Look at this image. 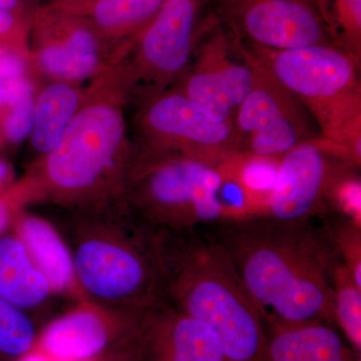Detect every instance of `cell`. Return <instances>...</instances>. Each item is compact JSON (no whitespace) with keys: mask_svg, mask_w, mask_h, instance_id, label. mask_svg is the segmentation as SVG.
<instances>
[{"mask_svg":"<svg viewBox=\"0 0 361 361\" xmlns=\"http://www.w3.org/2000/svg\"><path fill=\"white\" fill-rule=\"evenodd\" d=\"M213 225V238L231 259L266 330L336 325L332 273L339 258L325 230L310 221L267 217Z\"/></svg>","mask_w":361,"mask_h":361,"instance_id":"obj_1","label":"cell"},{"mask_svg":"<svg viewBox=\"0 0 361 361\" xmlns=\"http://www.w3.org/2000/svg\"><path fill=\"white\" fill-rule=\"evenodd\" d=\"M247 47L310 113L320 135L345 149L360 168V59L338 44L283 51Z\"/></svg>","mask_w":361,"mask_h":361,"instance_id":"obj_5","label":"cell"},{"mask_svg":"<svg viewBox=\"0 0 361 361\" xmlns=\"http://www.w3.org/2000/svg\"><path fill=\"white\" fill-rule=\"evenodd\" d=\"M6 102L0 110V141L18 144L30 137L33 125L35 94L27 77L4 80Z\"/></svg>","mask_w":361,"mask_h":361,"instance_id":"obj_21","label":"cell"},{"mask_svg":"<svg viewBox=\"0 0 361 361\" xmlns=\"http://www.w3.org/2000/svg\"><path fill=\"white\" fill-rule=\"evenodd\" d=\"M39 334L30 313L0 298V361H18L32 353Z\"/></svg>","mask_w":361,"mask_h":361,"instance_id":"obj_23","label":"cell"},{"mask_svg":"<svg viewBox=\"0 0 361 361\" xmlns=\"http://www.w3.org/2000/svg\"><path fill=\"white\" fill-rule=\"evenodd\" d=\"M6 102V85L4 80L0 78V110L4 108Z\"/></svg>","mask_w":361,"mask_h":361,"instance_id":"obj_34","label":"cell"},{"mask_svg":"<svg viewBox=\"0 0 361 361\" xmlns=\"http://www.w3.org/2000/svg\"><path fill=\"white\" fill-rule=\"evenodd\" d=\"M193 56L182 92L215 120L234 123L254 84L244 45L217 16H210L200 25Z\"/></svg>","mask_w":361,"mask_h":361,"instance_id":"obj_8","label":"cell"},{"mask_svg":"<svg viewBox=\"0 0 361 361\" xmlns=\"http://www.w3.org/2000/svg\"><path fill=\"white\" fill-rule=\"evenodd\" d=\"M137 316L120 314L85 299L40 330L35 349L49 360L114 361Z\"/></svg>","mask_w":361,"mask_h":361,"instance_id":"obj_15","label":"cell"},{"mask_svg":"<svg viewBox=\"0 0 361 361\" xmlns=\"http://www.w3.org/2000/svg\"><path fill=\"white\" fill-rule=\"evenodd\" d=\"M32 201V188L25 177L0 192V236L13 229L26 204Z\"/></svg>","mask_w":361,"mask_h":361,"instance_id":"obj_27","label":"cell"},{"mask_svg":"<svg viewBox=\"0 0 361 361\" xmlns=\"http://www.w3.org/2000/svg\"><path fill=\"white\" fill-rule=\"evenodd\" d=\"M47 360H49V358H47V356H44L35 349L32 353L25 356V357L21 358V360L18 361H47Z\"/></svg>","mask_w":361,"mask_h":361,"instance_id":"obj_33","label":"cell"},{"mask_svg":"<svg viewBox=\"0 0 361 361\" xmlns=\"http://www.w3.org/2000/svg\"><path fill=\"white\" fill-rule=\"evenodd\" d=\"M306 4H308L310 7L322 16L324 23L329 26V30H331L332 35H334V39L337 42V35L336 32V27H334V18H332L331 13V4L330 0H302ZM338 44V42H337Z\"/></svg>","mask_w":361,"mask_h":361,"instance_id":"obj_30","label":"cell"},{"mask_svg":"<svg viewBox=\"0 0 361 361\" xmlns=\"http://www.w3.org/2000/svg\"><path fill=\"white\" fill-rule=\"evenodd\" d=\"M217 168L179 154L148 149L133 158L123 199L142 222L189 231L227 221Z\"/></svg>","mask_w":361,"mask_h":361,"instance_id":"obj_6","label":"cell"},{"mask_svg":"<svg viewBox=\"0 0 361 361\" xmlns=\"http://www.w3.org/2000/svg\"><path fill=\"white\" fill-rule=\"evenodd\" d=\"M13 183V169L11 164L0 159V192L6 190Z\"/></svg>","mask_w":361,"mask_h":361,"instance_id":"obj_32","label":"cell"},{"mask_svg":"<svg viewBox=\"0 0 361 361\" xmlns=\"http://www.w3.org/2000/svg\"><path fill=\"white\" fill-rule=\"evenodd\" d=\"M30 32L35 68L52 80L75 85L104 70L108 42L82 16L37 6L32 11Z\"/></svg>","mask_w":361,"mask_h":361,"instance_id":"obj_13","label":"cell"},{"mask_svg":"<svg viewBox=\"0 0 361 361\" xmlns=\"http://www.w3.org/2000/svg\"><path fill=\"white\" fill-rule=\"evenodd\" d=\"M165 300L215 332L226 361H266L267 330L224 249L211 235L157 233Z\"/></svg>","mask_w":361,"mask_h":361,"instance_id":"obj_2","label":"cell"},{"mask_svg":"<svg viewBox=\"0 0 361 361\" xmlns=\"http://www.w3.org/2000/svg\"><path fill=\"white\" fill-rule=\"evenodd\" d=\"M355 361H361L360 356H358L357 360H356Z\"/></svg>","mask_w":361,"mask_h":361,"instance_id":"obj_36","label":"cell"},{"mask_svg":"<svg viewBox=\"0 0 361 361\" xmlns=\"http://www.w3.org/2000/svg\"><path fill=\"white\" fill-rule=\"evenodd\" d=\"M28 56L0 49V78L2 80L26 77Z\"/></svg>","mask_w":361,"mask_h":361,"instance_id":"obj_28","label":"cell"},{"mask_svg":"<svg viewBox=\"0 0 361 361\" xmlns=\"http://www.w3.org/2000/svg\"><path fill=\"white\" fill-rule=\"evenodd\" d=\"M358 169L345 149L323 137L304 142L282 157L264 217L310 221L329 211L337 180Z\"/></svg>","mask_w":361,"mask_h":361,"instance_id":"obj_9","label":"cell"},{"mask_svg":"<svg viewBox=\"0 0 361 361\" xmlns=\"http://www.w3.org/2000/svg\"><path fill=\"white\" fill-rule=\"evenodd\" d=\"M32 16L0 11V49L28 56L27 39L32 28Z\"/></svg>","mask_w":361,"mask_h":361,"instance_id":"obj_26","label":"cell"},{"mask_svg":"<svg viewBox=\"0 0 361 361\" xmlns=\"http://www.w3.org/2000/svg\"><path fill=\"white\" fill-rule=\"evenodd\" d=\"M216 16L251 47L283 51L338 44L322 16L302 0H219Z\"/></svg>","mask_w":361,"mask_h":361,"instance_id":"obj_12","label":"cell"},{"mask_svg":"<svg viewBox=\"0 0 361 361\" xmlns=\"http://www.w3.org/2000/svg\"><path fill=\"white\" fill-rule=\"evenodd\" d=\"M336 323L355 353H361V287L341 260L332 273Z\"/></svg>","mask_w":361,"mask_h":361,"instance_id":"obj_22","label":"cell"},{"mask_svg":"<svg viewBox=\"0 0 361 361\" xmlns=\"http://www.w3.org/2000/svg\"><path fill=\"white\" fill-rule=\"evenodd\" d=\"M33 9L35 8L28 6L23 0H0V11L32 16Z\"/></svg>","mask_w":361,"mask_h":361,"instance_id":"obj_31","label":"cell"},{"mask_svg":"<svg viewBox=\"0 0 361 361\" xmlns=\"http://www.w3.org/2000/svg\"><path fill=\"white\" fill-rule=\"evenodd\" d=\"M141 127L149 148L219 165L237 152L234 123L220 122L182 92H165L147 101Z\"/></svg>","mask_w":361,"mask_h":361,"instance_id":"obj_10","label":"cell"},{"mask_svg":"<svg viewBox=\"0 0 361 361\" xmlns=\"http://www.w3.org/2000/svg\"><path fill=\"white\" fill-rule=\"evenodd\" d=\"M94 0H51L45 8L66 16H80Z\"/></svg>","mask_w":361,"mask_h":361,"instance_id":"obj_29","label":"cell"},{"mask_svg":"<svg viewBox=\"0 0 361 361\" xmlns=\"http://www.w3.org/2000/svg\"><path fill=\"white\" fill-rule=\"evenodd\" d=\"M243 45L253 68L254 84L235 113L237 152L281 158L302 142L322 137L302 104Z\"/></svg>","mask_w":361,"mask_h":361,"instance_id":"obj_7","label":"cell"},{"mask_svg":"<svg viewBox=\"0 0 361 361\" xmlns=\"http://www.w3.org/2000/svg\"><path fill=\"white\" fill-rule=\"evenodd\" d=\"M68 238L87 300L129 316L165 300L157 229L137 218L122 197L73 211Z\"/></svg>","mask_w":361,"mask_h":361,"instance_id":"obj_3","label":"cell"},{"mask_svg":"<svg viewBox=\"0 0 361 361\" xmlns=\"http://www.w3.org/2000/svg\"><path fill=\"white\" fill-rule=\"evenodd\" d=\"M114 361H226L222 344L210 327L167 301L135 318L134 327Z\"/></svg>","mask_w":361,"mask_h":361,"instance_id":"obj_14","label":"cell"},{"mask_svg":"<svg viewBox=\"0 0 361 361\" xmlns=\"http://www.w3.org/2000/svg\"><path fill=\"white\" fill-rule=\"evenodd\" d=\"M358 356L336 329L325 323L267 329L266 361H355Z\"/></svg>","mask_w":361,"mask_h":361,"instance_id":"obj_17","label":"cell"},{"mask_svg":"<svg viewBox=\"0 0 361 361\" xmlns=\"http://www.w3.org/2000/svg\"><path fill=\"white\" fill-rule=\"evenodd\" d=\"M23 1L26 2L32 8H35V7H37V4L39 0H23Z\"/></svg>","mask_w":361,"mask_h":361,"instance_id":"obj_35","label":"cell"},{"mask_svg":"<svg viewBox=\"0 0 361 361\" xmlns=\"http://www.w3.org/2000/svg\"><path fill=\"white\" fill-rule=\"evenodd\" d=\"M166 0H94L82 16L106 42L130 47Z\"/></svg>","mask_w":361,"mask_h":361,"instance_id":"obj_20","label":"cell"},{"mask_svg":"<svg viewBox=\"0 0 361 361\" xmlns=\"http://www.w3.org/2000/svg\"><path fill=\"white\" fill-rule=\"evenodd\" d=\"M13 231L54 294L73 297L78 302L85 300L75 276L70 247L51 223L23 211L16 221Z\"/></svg>","mask_w":361,"mask_h":361,"instance_id":"obj_16","label":"cell"},{"mask_svg":"<svg viewBox=\"0 0 361 361\" xmlns=\"http://www.w3.org/2000/svg\"><path fill=\"white\" fill-rule=\"evenodd\" d=\"M337 42L356 59L361 56V0H330Z\"/></svg>","mask_w":361,"mask_h":361,"instance_id":"obj_25","label":"cell"},{"mask_svg":"<svg viewBox=\"0 0 361 361\" xmlns=\"http://www.w3.org/2000/svg\"><path fill=\"white\" fill-rule=\"evenodd\" d=\"M54 294L13 230L0 236V298L30 313Z\"/></svg>","mask_w":361,"mask_h":361,"instance_id":"obj_18","label":"cell"},{"mask_svg":"<svg viewBox=\"0 0 361 361\" xmlns=\"http://www.w3.org/2000/svg\"><path fill=\"white\" fill-rule=\"evenodd\" d=\"M133 157L115 96L87 97L56 147L25 176L33 201L84 210L123 197Z\"/></svg>","mask_w":361,"mask_h":361,"instance_id":"obj_4","label":"cell"},{"mask_svg":"<svg viewBox=\"0 0 361 361\" xmlns=\"http://www.w3.org/2000/svg\"><path fill=\"white\" fill-rule=\"evenodd\" d=\"M85 99L75 85L51 80L35 96L30 142L33 149L47 155L58 145L61 135Z\"/></svg>","mask_w":361,"mask_h":361,"instance_id":"obj_19","label":"cell"},{"mask_svg":"<svg viewBox=\"0 0 361 361\" xmlns=\"http://www.w3.org/2000/svg\"><path fill=\"white\" fill-rule=\"evenodd\" d=\"M198 11V0H166L135 39L128 75L149 90L148 99L165 92L188 70L200 30Z\"/></svg>","mask_w":361,"mask_h":361,"instance_id":"obj_11","label":"cell"},{"mask_svg":"<svg viewBox=\"0 0 361 361\" xmlns=\"http://www.w3.org/2000/svg\"><path fill=\"white\" fill-rule=\"evenodd\" d=\"M325 232L341 262L361 287V226L341 218Z\"/></svg>","mask_w":361,"mask_h":361,"instance_id":"obj_24","label":"cell"}]
</instances>
